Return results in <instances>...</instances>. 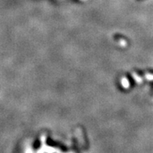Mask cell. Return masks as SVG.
I'll use <instances>...</instances> for the list:
<instances>
[{"label":"cell","instance_id":"1","mask_svg":"<svg viewBox=\"0 0 153 153\" xmlns=\"http://www.w3.org/2000/svg\"><path fill=\"white\" fill-rule=\"evenodd\" d=\"M121 84L124 88H129V87H130V82L126 78H123L121 79Z\"/></svg>","mask_w":153,"mask_h":153},{"label":"cell","instance_id":"3","mask_svg":"<svg viewBox=\"0 0 153 153\" xmlns=\"http://www.w3.org/2000/svg\"><path fill=\"white\" fill-rule=\"evenodd\" d=\"M145 78H146L147 80H153V74H150V73H147V74H145Z\"/></svg>","mask_w":153,"mask_h":153},{"label":"cell","instance_id":"2","mask_svg":"<svg viewBox=\"0 0 153 153\" xmlns=\"http://www.w3.org/2000/svg\"><path fill=\"white\" fill-rule=\"evenodd\" d=\"M132 77H133L134 79L136 80V82L142 83V78H141V77H139V76H138L137 73H134L133 74H132Z\"/></svg>","mask_w":153,"mask_h":153}]
</instances>
